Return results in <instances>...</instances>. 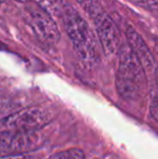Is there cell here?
I'll list each match as a JSON object with an SVG mask.
<instances>
[{"mask_svg":"<svg viewBox=\"0 0 158 159\" xmlns=\"http://www.w3.org/2000/svg\"><path fill=\"white\" fill-rule=\"evenodd\" d=\"M126 38L128 41V47L141 61L144 68H152L153 55L142 36L132 26H129L126 30Z\"/></svg>","mask_w":158,"mask_h":159,"instance_id":"cell-7","label":"cell"},{"mask_svg":"<svg viewBox=\"0 0 158 159\" xmlns=\"http://www.w3.org/2000/svg\"><path fill=\"white\" fill-rule=\"evenodd\" d=\"M0 159H38V157L32 154L23 153V154H13V155H8L0 157Z\"/></svg>","mask_w":158,"mask_h":159,"instance_id":"cell-11","label":"cell"},{"mask_svg":"<svg viewBox=\"0 0 158 159\" xmlns=\"http://www.w3.org/2000/svg\"><path fill=\"white\" fill-rule=\"evenodd\" d=\"M61 17L64 30L81 61L88 65L97 63L99 60V41L88 22L72 6L64 10Z\"/></svg>","mask_w":158,"mask_h":159,"instance_id":"cell-2","label":"cell"},{"mask_svg":"<svg viewBox=\"0 0 158 159\" xmlns=\"http://www.w3.org/2000/svg\"><path fill=\"white\" fill-rule=\"evenodd\" d=\"M51 121V114L39 107H28L10 114L1 120V126L8 130L35 131Z\"/></svg>","mask_w":158,"mask_h":159,"instance_id":"cell-4","label":"cell"},{"mask_svg":"<svg viewBox=\"0 0 158 159\" xmlns=\"http://www.w3.org/2000/svg\"><path fill=\"white\" fill-rule=\"evenodd\" d=\"M48 159H86V157H84V153L81 149L68 148L53 154Z\"/></svg>","mask_w":158,"mask_h":159,"instance_id":"cell-8","label":"cell"},{"mask_svg":"<svg viewBox=\"0 0 158 159\" xmlns=\"http://www.w3.org/2000/svg\"><path fill=\"white\" fill-rule=\"evenodd\" d=\"M94 24L97 38L101 48L107 55H114L120 50V34L116 23L106 12L102 11L92 17Z\"/></svg>","mask_w":158,"mask_h":159,"instance_id":"cell-6","label":"cell"},{"mask_svg":"<svg viewBox=\"0 0 158 159\" xmlns=\"http://www.w3.org/2000/svg\"><path fill=\"white\" fill-rule=\"evenodd\" d=\"M150 114L152 116V118L155 121L158 122V95L155 96L152 100L150 105Z\"/></svg>","mask_w":158,"mask_h":159,"instance_id":"cell-10","label":"cell"},{"mask_svg":"<svg viewBox=\"0 0 158 159\" xmlns=\"http://www.w3.org/2000/svg\"><path fill=\"white\" fill-rule=\"evenodd\" d=\"M39 145L35 131L8 130L0 132V157L13 154L29 153Z\"/></svg>","mask_w":158,"mask_h":159,"instance_id":"cell-5","label":"cell"},{"mask_svg":"<svg viewBox=\"0 0 158 159\" xmlns=\"http://www.w3.org/2000/svg\"><path fill=\"white\" fill-rule=\"evenodd\" d=\"M26 22L39 40L48 44H54L60 39V30L53 14L38 3L27 7Z\"/></svg>","mask_w":158,"mask_h":159,"instance_id":"cell-3","label":"cell"},{"mask_svg":"<svg viewBox=\"0 0 158 159\" xmlns=\"http://www.w3.org/2000/svg\"><path fill=\"white\" fill-rule=\"evenodd\" d=\"M21 1H26V0H21Z\"/></svg>","mask_w":158,"mask_h":159,"instance_id":"cell-14","label":"cell"},{"mask_svg":"<svg viewBox=\"0 0 158 159\" xmlns=\"http://www.w3.org/2000/svg\"><path fill=\"white\" fill-rule=\"evenodd\" d=\"M115 84L120 98L129 102L139 100L145 91V68L129 47L119 53Z\"/></svg>","mask_w":158,"mask_h":159,"instance_id":"cell-1","label":"cell"},{"mask_svg":"<svg viewBox=\"0 0 158 159\" xmlns=\"http://www.w3.org/2000/svg\"><path fill=\"white\" fill-rule=\"evenodd\" d=\"M4 2H6V0H0V10L2 9V7H3Z\"/></svg>","mask_w":158,"mask_h":159,"instance_id":"cell-12","label":"cell"},{"mask_svg":"<svg viewBox=\"0 0 158 159\" xmlns=\"http://www.w3.org/2000/svg\"><path fill=\"white\" fill-rule=\"evenodd\" d=\"M156 81H157V86H158V75H157V78H156Z\"/></svg>","mask_w":158,"mask_h":159,"instance_id":"cell-13","label":"cell"},{"mask_svg":"<svg viewBox=\"0 0 158 159\" xmlns=\"http://www.w3.org/2000/svg\"><path fill=\"white\" fill-rule=\"evenodd\" d=\"M127 1L148 10H158V0H127Z\"/></svg>","mask_w":158,"mask_h":159,"instance_id":"cell-9","label":"cell"}]
</instances>
